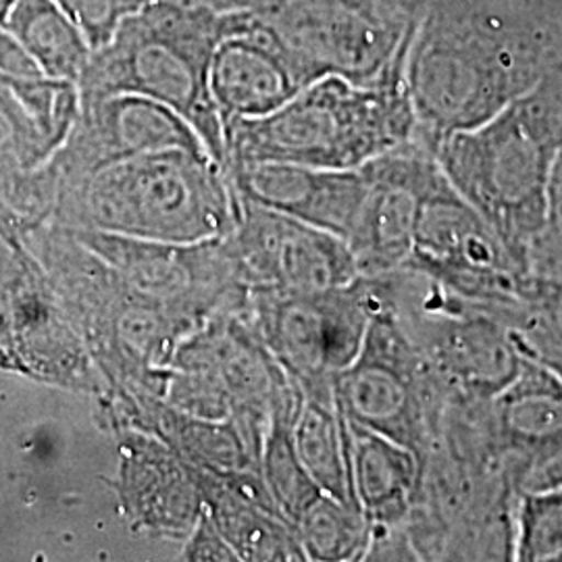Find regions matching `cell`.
I'll use <instances>...</instances> for the list:
<instances>
[{"label":"cell","mask_w":562,"mask_h":562,"mask_svg":"<svg viewBox=\"0 0 562 562\" xmlns=\"http://www.w3.org/2000/svg\"><path fill=\"white\" fill-rule=\"evenodd\" d=\"M533 9L559 57H562V0H536Z\"/></svg>","instance_id":"obj_35"},{"label":"cell","mask_w":562,"mask_h":562,"mask_svg":"<svg viewBox=\"0 0 562 562\" xmlns=\"http://www.w3.org/2000/svg\"><path fill=\"white\" fill-rule=\"evenodd\" d=\"M529 269L536 276L562 278V153L550 183L542 232L529 250Z\"/></svg>","instance_id":"obj_29"},{"label":"cell","mask_w":562,"mask_h":562,"mask_svg":"<svg viewBox=\"0 0 562 562\" xmlns=\"http://www.w3.org/2000/svg\"><path fill=\"white\" fill-rule=\"evenodd\" d=\"M241 199L280 211L348 240L364 194L362 169H317L292 162H246L227 169Z\"/></svg>","instance_id":"obj_21"},{"label":"cell","mask_w":562,"mask_h":562,"mask_svg":"<svg viewBox=\"0 0 562 562\" xmlns=\"http://www.w3.org/2000/svg\"><path fill=\"white\" fill-rule=\"evenodd\" d=\"M0 304V331L9 336L4 350L11 364L44 382L101 398L106 383L46 273L25 269Z\"/></svg>","instance_id":"obj_16"},{"label":"cell","mask_w":562,"mask_h":562,"mask_svg":"<svg viewBox=\"0 0 562 562\" xmlns=\"http://www.w3.org/2000/svg\"><path fill=\"white\" fill-rule=\"evenodd\" d=\"M301 402L302 390L296 401L273 411L261 452L262 480L281 517L290 525H294L302 510L323 494L319 485L306 473L292 440V425Z\"/></svg>","instance_id":"obj_26"},{"label":"cell","mask_w":562,"mask_h":562,"mask_svg":"<svg viewBox=\"0 0 562 562\" xmlns=\"http://www.w3.org/2000/svg\"><path fill=\"white\" fill-rule=\"evenodd\" d=\"M78 23L83 36L97 50L111 38L121 18L127 13L123 0H55Z\"/></svg>","instance_id":"obj_30"},{"label":"cell","mask_w":562,"mask_h":562,"mask_svg":"<svg viewBox=\"0 0 562 562\" xmlns=\"http://www.w3.org/2000/svg\"><path fill=\"white\" fill-rule=\"evenodd\" d=\"M515 338L525 357L546 364L562 382V334L527 306L515 327Z\"/></svg>","instance_id":"obj_31"},{"label":"cell","mask_w":562,"mask_h":562,"mask_svg":"<svg viewBox=\"0 0 562 562\" xmlns=\"http://www.w3.org/2000/svg\"><path fill=\"white\" fill-rule=\"evenodd\" d=\"M67 229L109 262L132 292L194 329L213 317L246 308L250 288L227 252L225 236L199 244H169Z\"/></svg>","instance_id":"obj_12"},{"label":"cell","mask_w":562,"mask_h":562,"mask_svg":"<svg viewBox=\"0 0 562 562\" xmlns=\"http://www.w3.org/2000/svg\"><path fill=\"white\" fill-rule=\"evenodd\" d=\"M238 199V223L223 241L250 290L322 292L359 278L340 236Z\"/></svg>","instance_id":"obj_14"},{"label":"cell","mask_w":562,"mask_h":562,"mask_svg":"<svg viewBox=\"0 0 562 562\" xmlns=\"http://www.w3.org/2000/svg\"><path fill=\"white\" fill-rule=\"evenodd\" d=\"M375 306L367 276L322 292L250 290L244 315L304 396L336 401L334 382L357 359Z\"/></svg>","instance_id":"obj_11"},{"label":"cell","mask_w":562,"mask_h":562,"mask_svg":"<svg viewBox=\"0 0 562 562\" xmlns=\"http://www.w3.org/2000/svg\"><path fill=\"white\" fill-rule=\"evenodd\" d=\"M201 490L204 510L238 561H306L301 542L273 506L186 462Z\"/></svg>","instance_id":"obj_23"},{"label":"cell","mask_w":562,"mask_h":562,"mask_svg":"<svg viewBox=\"0 0 562 562\" xmlns=\"http://www.w3.org/2000/svg\"><path fill=\"white\" fill-rule=\"evenodd\" d=\"M306 83L276 32L255 15H232L209 65V88L223 121L273 113Z\"/></svg>","instance_id":"obj_18"},{"label":"cell","mask_w":562,"mask_h":562,"mask_svg":"<svg viewBox=\"0 0 562 562\" xmlns=\"http://www.w3.org/2000/svg\"><path fill=\"white\" fill-rule=\"evenodd\" d=\"M292 440L306 473L319 485L323 494L359 508L350 475L346 419L338 402L319 401L302 394L292 425Z\"/></svg>","instance_id":"obj_25"},{"label":"cell","mask_w":562,"mask_h":562,"mask_svg":"<svg viewBox=\"0 0 562 562\" xmlns=\"http://www.w3.org/2000/svg\"><path fill=\"white\" fill-rule=\"evenodd\" d=\"M63 204L74 229L169 244L223 238L234 232L240 211L222 165L181 148L113 162L67 188Z\"/></svg>","instance_id":"obj_6"},{"label":"cell","mask_w":562,"mask_h":562,"mask_svg":"<svg viewBox=\"0 0 562 562\" xmlns=\"http://www.w3.org/2000/svg\"><path fill=\"white\" fill-rule=\"evenodd\" d=\"M299 396L241 311L213 317L180 341L162 401L204 419H236L262 448L273 411Z\"/></svg>","instance_id":"obj_9"},{"label":"cell","mask_w":562,"mask_h":562,"mask_svg":"<svg viewBox=\"0 0 562 562\" xmlns=\"http://www.w3.org/2000/svg\"><path fill=\"white\" fill-rule=\"evenodd\" d=\"M510 2H519V4H527V7H536V0H510ZM536 11V9H533Z\"/></svg>","instance_id":"obj_38"},{"label":"cell","mask_w":562,"mask_h":562,"mask_svg":"<svg viewBox=\"0 0 562 562\" xmlns=\"http://www.w3.org/2000/svg\"><path fill=\"white\" fill-rule=\"evenodd\" d=\"M67 142V188L144 153L165 148L206 153L199 134L180 113L140 94L80 102V117Z\"/></svg>","instance_id":"obj_17"},{"label":"cell","mask_w":562,"mask_h":562,"mask_svg":"<svg viewBox=\"0 0 562 562\" xmlns=\"http://www.w3.org/2000/svg\"><path fill=\"white\" fill-rule=\"evenodd\" d=\"M527 306L552 329L562 334V278L533 273Z\"/></svg>","instance_id":"obj_33"},{"label":"cell","mask_w":562,"mask_h":562,"mask_svg":"<svg viewBox=\"0 0 562 562\" xmlns=\"http://www.w3.org/2000/svg\"><path fill=\"white\" fill-rule=\"evenodd\" d=\"M361 350L334 382L346 419L402 443L422 461L436 440L448 398L392 313L382 276Z\"/></svg>","instance_id":"obj_10"},{"label":"cell","mask_w":562,"mask_h":562,"mask_svg":"<svg viewBox=\"0 0 562 562\" xmlns=\"http://www.w3.org/2000/svg\"><path fill=\"white\" fill-rule=\"evenodd\" d=\"M0 25L53 80L78 83L92 57V44L55 0H15Z\"/></svg>","instance_id":"obj_24"},{"label":"cell","mask_w":562,"mask_h":562,"mask_svg":"<svg viewBox=\"0 0 562 562\" xmlns=\"http://www.w3.org/2000/svg\"><path fill=\"white\" fill-rule=\"evenodd\" d=\"M559 76L562 78V57H559V59L554 60V67H552Z\"/></svg>","instance_id":"obj_37"},{"label":"cell","mask_w":562,"mask_h":562,"mask_svg":"<svg viewBox=\"0 0 562 562\" xmlns=\"http://www.w3.org/2000/svg\"><path fill=\"white\" fill-rule=\"evenodd\" d=\"M515 561L562 562V483L522 492L515 519Z\"/></svg>","instance_id":"obj_28"},{"label":"cell","mask_w":562,"mask_h":562,"mask_svg":"<svg viewBox=\"0 0 562 562\" xmlns=\"http://www.w3.org/2000/svg\"><path fill=\"white\" fill-rule=\"evenodd\" d=\"M485 402H448L419 461L404 522L415 561H515L525 482L490 436Z\"/></svg>","instance_id":"obj_2"},{"label":"cell","mask_w":562,"mask_h":562,"mask_svg":"<svg viewBox=\"0 0 562 562\" xmlns=\"http://www.w3.org/2000/svg\"><path fill=\"white\" fill-rule=\"evenodd\" d=\"M232 15L176 0H146L121 18L111 38L92 50L80 102L140 94L171 106L199 134L211 159L227 171L223 117L209 88V65Z\"/></svg>","instance_id":"obj_5"},{"label":"cell","mask_w":562,"mask_h":562,"mask_svg":"<svg viewBox=\"0 0 562 562\" xmlns=\"http://www.w3.org/2000/svg\"><path fill=\"white\" fill-rule=\"evenodd\" d=\"M227 169L246 162H292L361 169L417 138L404 69L373 83L325 76L280 109L255 120L223 121Z\"/></svg>","instance_id":"obj_4"},{"label":"cell","mask_w":562,"mask_h":562,"mask_svg":"<svg viewBox=\"0 0 562 562\" xmlns=\"http://www.w3.org/2000/svg\"><path fill=\"white\" fill-rule=\"evenodd\" d=\"M404 269L464 299L515 311L527 306L533 278L446 176L423 199Z\"/></svg>","instance_id":"obj_13"},{"label":"cell","mask_w":562,"mask_h":562,"mask_svg":"<svg viewBox=\"0 0 562 562\" xmlns=\"http://www.w3.org/2000/svg\"><path fill=\"white\" fill-rule=\"evenodd\" d=\"M559 57L536 11L510 0H425L404 86L417 138L434 150L529 92Z\"/></svg>","instance_id":"obj_1"},{"label":"cell","mask_w":562,"mask_h":562,"mask_svg":"<svg viewBox=\"0 0 562 562\" xmlns=\"http://www.w3.org/2000/svg\"><path fill=\"white\" fill-rule=\"evenodd\" d=\"M0 76L38 78L44 76L25 48L0 25Z\"/></svg>","instance_id":"obj_34"},{"label":"cell","mask_w":562,"mask_h":562,"mask_svg":"<svg viewBox=\"0 0 562 562\" xmlns=\"http://www.w3.org/2000/svg\"><path fill=\"white\" fill-rule=\"evenodd\" d=\"M57 238L46 278L106 383L104 392L134 387L162 398L173 355L194 327L132 292L69 229Z\"/></svg>","instance_id":"obj_7"},{"label":"cell","mask_w":562,"mask_h":562,"mask_svg":"<svg viewBox=\"0 0 562 562\" xmlns=\"http://www.w3.org/2000/svg\"><path fill=\"white\" fill-rule=\"evenodd\" d=\"M346 431L355 496L371 525L364 561H415L404 522L419 483V459L402 443L350 419Z\"/></svg>","instance_id":"obj_19"},{"label":"cell","mask_w":562,"mask_h":562,"mask_svg":"<svg viewBox=\"0 0 562 562\" xmlns=\"http://www.w3.org/2000/svg\"><path fill=\"white\" fill-rule=\"evenodd\" d=\"M487 429L525 480L562 454V382L522 355L517 375L485 402Z\"/></svg>","instance_id":"obj_22"},{"label":"cell","mask_w":562,"mask_h":562,"mask_svg":"<svg viewBox=\"0 0 562 562\" xmlns=\"http://www.w3.org/2000/svg\"><path fill=\"white\" fill-rule=\"evenodd\" d=\"M382 278L392 313L448 402L490 401L517 375L522 352L515 325L527 306L515 311L471 301L408 269Z\"/></svg>","instance_id":"obj_8"},{"label":"cell","mask_w":562,"mask_h":562,"mask_svg":"<svg viewBox=\"0 0 562 562\" xmlns=\"http://www.w3.org/2000/svg\"><path fill=\"white\" fill-rule=\"evenodd\" d=\"M292 527L306 561H364L371 546V525L361 510L327 494L308 504Z\"/></svg>","instance_id":"obj_27"},{"label":"cell","mask_w":562,"mask_h":562,"mask_svg":"<svg viewBox=\"0 0 562 562\" xmlns=\"http://www.w3.org/2000/svg\"><path fill=\"white\" fill-rule=\"evenodd\" d=\"M431 153L452 188L529 269L562 153L561 76L552 69L498 115L443 138Z\"/></svg>","instance_id":"obj_3"},{"label":"cell","mask_w":562,"mask_h":562,"mask_svg":"<svg viewBox=\"0 0 562 562\" xmlns=\"http://www.w3.org/2000/svg\"><path fill=\"white\" fill-rule=\"evenodd\" d=\"M181 561L206 562V561H238V557L234 554V550L229 548V543L223 540L220 529L215 527V522L211 521V517L206 515V510H202L201 519L194 525V529L190 531V536L186 538L183 550H181Z\"/></svg>","instance_id":"obj_32"},{"label":"cell","mask_w":562,"mask_h":562,"mask_svg":"<svg viewBox=\"0 0 562 562\" xmlns=\"http://www.w3.org/2000/svg\"><path fill=\"white\" fill-rule=\"evenodd\" d=\"M120 443L117 496L123 513L142 531L186 540L201 519V490L180 457L157 438L115 429Z\"/></svg>","instance_id":"obj_20"},{"label":"cell","mask_w":562,"mask_h":562,"mask_svg":"<svg viewBox=\"0 0 562 562\" xmlns=\"http://www.w3.org/2000/svg\"><path fill=\"white\" fill-rule=\"evenodd\" d=\"M367 194L348 236L359 276L402 271L413 250L423 199L443 176L440 162L419 138L361 167Z\"/></svg>","instance_id":"obj_15"},{"label":"cell","mask_w":562,"mask_h":562,"mask_svg":"<svg viewBox=\"0 0 562 562\" xmlns=\"http://www.w3.org/2000/svg\"><path fill=\"white\" fill-rule=\"evenodd\" d=\"M13 2H15V0H0V21L7 15V11L13 7Z\"/></svg>","instance_id":"obj_36"}]
</instances>
